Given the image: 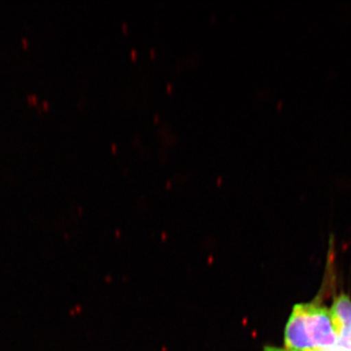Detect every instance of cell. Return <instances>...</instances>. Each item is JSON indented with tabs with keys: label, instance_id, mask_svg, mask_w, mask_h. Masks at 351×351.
Wrapping results in <instances>:
<instances>
[{
	"label": "cell",
	"instance_id": "1",
	"mask_svg": "<svg viewBox=\"0 0 351 351\" xmlns=\"http://www.w3.org/2000/svg\"><path fill=\"white\" fill-rule=\"evenodd\" d=\"M339 335L328 307L304 302L293 307L284 330V348L294 350L337 348Z\"/></svg>",
	"mask_w": 351,
	"mask_h": 351
},
{
	"label": "cell",
	"instance_id": "2",
	"mask_svg": "<svg viewBox=\"0 0 351 351\" xmlns=\"http://www.w3.org/2000/svg\"><path fill=\"white\" fill-rule=\"evenodd\" d=\"M332 322L338 335L351 324V299L348 295L341 294L334 300L330 308Z\"/></svg>",
	"mask_w": 351,
	"mask_h": 351
},
{
	"label": "cell",
	"instance_id": "3",
	"mask_svg": "<svg viewBox=\"0 0 351 351\" xmlns=\"http://www.w3.org/2000/svg\"><path fill=\"white\" fill-rule=\"evenodd\" d=\"M337 348L343 351H351V324L339 332Z\"/></svg>",
	"mask_w": 351,
	"mask_h": 351
},
{
	"label": "cell",
	"instance_id": "4",
	"mask_svg": "<svg viewBox=\"0 0 351 351\" xmlns=\"http://www.w3.org/2000/svg\"><path fill=\"white\" fill-rule=\"evenodd\" d=\"M263 351H343L339 350V348H328V350H289V348H278V346H267L263 348Z\"/></svg>",
	"mask_w": 351,
	"mask_h": 351
}]
</instances>
